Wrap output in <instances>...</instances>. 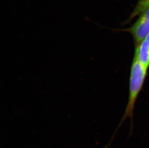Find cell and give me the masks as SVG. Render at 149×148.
I'll return each instance as SVG.
<instances>
[{"label": "cell", "instance_id": "2", "mask_svg": "<svg viewBox=\"0 0 149 148\" xmlns=\"http://www.w3.org/2000/svg\"><path fill=\"white\" fill-rule=\"evenodd\" d=\"M127 30L132 36L135 46L142 42L149 33V7L139 15L136 22Z\"/></svg>", "mask_w": 149, "mask_h": 148}, {"label": "cell", "instance_id": "3", "mask_svg": "<svg viewBox=\"0 0 149 148\" xmlns=\"http://www.w3.org/2000/svg\"><path fill=\"white\" fill-rule=\"evenodd\" d=\"M134 57L138 61L148 69L149 67V33L142 42L135 46Z\"/></svg>", "mask_w": 149, "mask_h": 148}, {"label": "cell", "instance_id": "4", "mask_svg": "<svg viewBox=\"0 0 149 148\" xmlns=\"http://www.w3.org/2000/svg\"><path fill=\"white\" fill-rule=\"evenodd\" d=\"M149 7V0H138V3L133 11L130 15L128 21L132 19L135 17L139 15L142 12Z\"/></svg>", "mask_w": 149, "mask_h": 148}, {"label": "cell", "instance_id": "1", "mask_svg": "<svg viewBox=\"0 0 149 148\" xmlns=\"http://www.w3.org/2000/svg\"><path fill=\"white\" fill-rule=\"evenodd\" d=\"M148 69L145 68L138 60L134 57L130 78V92L128 102L125 109V113L121 121L120 124L127 118H130L132 121L134 110L135 104L139 93L143 86L144 83L147 75Z\"/></svg>", "mask_w": 149, "mask_h": 148}]
</instances>
